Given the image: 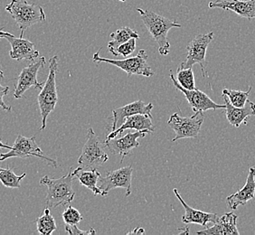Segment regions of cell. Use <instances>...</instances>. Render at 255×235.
Returning <instances> with one entry per match:
<instances>
[{
    "instance_id": "obj_26",
    "label": "cell",
    "mask_w": 255,
    "mask_h": 235,
    "mask_svg": "<svg viewBox=\"0 0 255 235\" xmlns=\"http://www.w3.org/2000/svg\"><path fill=\"white\" fill-rule=\"evenodd\" d=\"M252 89H253L252 86H250L247 91H236V90L224 89L223 94L227 96V98L233 106L237 108H242L246 105V102L248 101V97L250 95Z\"/></svg>"
},
{
    "instance_id": "obj_16",
    "label": "cell",
    "mask_w": 255,
    "mask_h": 235,
    "mask_svg": "<svg viewBox=\"0 0 255 235\" xmlns=\"http://www.w3.org/2000/svg\"><path fill=\"white\" fill-rule=\"evenodd\" d=\"M255 196V168L250 167L246 178L245 186L238 191L226 198L228 207L232 210H236L238 206H246Z\"/></svg>"
},
{
    "instance_id": "obj_9",
    "label": "cell",
    "mask_w": 255,
    "mask_h": 235,
    "mask_svg": "<svg viewBox=\"0 0 255 235\" xmlns=\"http://www.w3.org/2000/svg\"><path fill=\"white\" fill-rule=\"evenodd\" d=\"M203 122L204 114L202 113H195L191 117H182L177 113L172 114L167 120V125L176 133L172 141L175 142L182 138L197 137Z\"/></svg>"
},
{
    "instance_id": "obj_20",
    "label": "cell",
    "mask_w": 255,
    "mask_h": 235,
    "mask_svg": "<svg viewBox=\"0 0 255 235\" xmlns=\"http://www.w3.org/2000/svg\"><path fill=\"white\" fill-rule=\"evenodd\" d=\"M174 194L177 196V199L180 201L182 206L185 209V215L182 217V222L185 224H196V225H200V226L206 227L207 224L212 223L215 224L216 221L218 220V216L216 214L213 213H206L203 211L196 210L192 208L187 205L186 202L183 200L180 194L177 191V189H174Z\"/></svg>"
},
{
    "instance_id": "obj_14",
    "label": "cell",
    "mask_w": 255,
    "mask_h": 235,
    "mask_svg": "<svg viewBox=\"0 0 255 235\" xmlns=\"http://www.w3.org/2000/svg\"><path fill=\"white\" fill-rule=\"evenodd\" d=\"M5 39L11 44L10 57L17 62L23 60L34 62L35 59L39 57V52L35 50L34 44L29 40L24 39L23 37H15L14 34L5 36Z\"/></svg>"
},
{
    "instance_id": "obj_21",
    "label": "cell",
    "mask_w": 255,
    "mask_h": 235,
    "mask_svg": "<svg viewBox=\"0 0 255 235\" xmlns=\"http://www.w3.org/2000/svg\"><path fill=\"white\" fill-rule=\"evenodd\" d=\"M153 117H150L146 114H135L132 116H129L125 118L121 127H117L109 134L106 139H112L113 137H116L119 134L126 130V129H135V130H144L147 129L153 132L155 127L152 123Z\"/></svg>"
},
{
    "instance_id": "obj_6",
    "label": "cell",
    "mask_w": 255,
    "mask_h": 235,
    "mask_svg": "<svg viewBox=\"0 0 255 235\" xmlns=\"http://www.w3.org/2000/svg\"><path fill=\"white\" fill-rule=\"evenodd\" d=\"M105 147V143L95 134L94 128L90 127L83 151L78 158V164L86 168H97L102 166L109 160Z\"/></svg>"
},
{
    "instance_id": "obj_29",
    "label": "cell",
    "mask_w": 255,
    "mask_h": 235,
    "mask_svg": "<svg viewBox=\"0 0 255 235\" xmlns=\"http://www.w3.org/2000/svg\"><path fill=\"white\" fill-rule=\"evenodd\" d=\"M136 38H131L127 42H125L124 44H121L117 49L115 50V52L113 53V55L119 56V55H123L124 57H128L130 54H133V52L136 49Z\"/></svg>"
},
{
    "instance_id": "obj_32",
    "label": "cell",
    "mask_w": 255,
    "mask_h": 235,
    "mask_svg": "<svg viewBox=\"0 0 255 235\" xmlns=\"http://www.w3.org/2000/svg\"><path fill=\"white\" fill-rule=\"evenodd\" d=\"M137 235V234H140V235H144L145 234V231L143 228H139V227H137V228H135L134 230L131 231V232H128V235Z\"/></svg>"
},
{
    "instance_id": "obj_33",
    "label": "cell",
    "mask_w": 255,
    "mask_h": 235,
    "mask_svg": "<svg viewBox=\"0 0 255 235\" xmlns=\"http://www.w3.org/2000/svg\"><path fill=\"white\" fill-rule=\"evenodd\" d=\"M7 35H12V34H10L8 32H4L3 30L0 29V39L5 38V36H7Z\"/></svg>"
},
{
    "instance_id": "obj_11",
    "label": "cell",
    "mask_w": 255,
    "mask_h": 235,
    "mask_svg": "<svg viewBox=\"0 0 255 235\" xmlns=\"http://www.w3.org/2000/svg\"><path fill=\"white\" fill-rule=\"evenodd\" d=\"M169 74H170V79L173 82L174 86L185 95V97L187 99V101L189 103L194 113H204L209 110H214V111L226 110V104L225 105L217 104L214 101H212L211 98L208 95H206V93H203L200 90H198L197 88L195 90H187V89L183 88L182 86H180V84H178L177 79H175L171 71Z\"/></svg>"
},
{
    "instance_id": "obj_34",
    "label": "cell",
    "mask_w": 255,
    "mask_h": 235,
    "mask_svg": "<svg viewBox=\"0 0 255 235\" xmlns=\"http://www.w3.org/2000/svg\"><path fill=\"white\" fill-rule=\"evenodd\" d=\"M0 148H8V149H11L12 147H11V146H8V145H6V144H4L3 141H2V139L0 138Z\"/></svg>"
},
{
    "instance_id": "obj_7",
    "label": "cell",
    "mask_w": 255,
    "mask_h": 235,
    "mask_svg": "<svg viewBox=\"0 0 255 235\" xmlns=\"http://www.w3.org/2000/svg\"><path fill=\"white\" fill-rule=\"evenodd\" d=\"M214 39V33L196 35L189 44H187V55L179 65V68H192L193 65L199 64L201 66L202 75L206 77V55L208 45Z\"/></svg>"
},
{
    "instance_id": "obj_22",
    "label": "cell",
    "mask_w": 255,
    "mask_h": 235,
    "mask_svg": "<svg viewBox=\"0 0 255 235\" xmlns=\"http://www.w3.org/2000/svg\"><path fill=\"white\" fill-rule=\"evenodd\" d=\"M73 176L74 179H77L82 186L87 187L95 196H108L97 186L100 178L102 177L97 168H91V170L86 171L84 170V167H78L73 171Z\"/></svg>"
},
{
    "instance_id": "obj_24",
    "label": "cell",
    "mask_w": 255,
    "mask_h": 235,
    "mask_svg": "<svg viewBox=\"0 0 255 235\" xmlns=\"http://www.w3.org/2000/svg\"><path fill=\"white\" fill-rule=\"evenodd\" d=\"M36 229L40 235H51L56 230L57 226L54 217L50 214V208H45L44 215L35 220Z\"/></svg>"
},
{
    "instance_id": "obj_30",
    "label": "cell",
    "mask_w": 255,
    "mask_h": 235,
    "mask_svg": "<svg viewBox=\"0 0 255 235\" xmlns=\"http://www.w3.org/2000/svg\"><path fill=\"white\" fill-rule=\"evenodd\" d=\"M4 77V72L2 70H0V80ZM9 92V87L8 86H3L0 83V108L3 109L4 111H6L10 113L12 111L11 106H7L4 102V97Z\"/></svg>"
},
{
    "instance_id": "obj_5",
    "label": "cell",
    "mask_w": 255,
    "mask_h": 235,
    "mask_svg": "<svg viewBox=\"0 0 255 235\" xmlns=\"http://www.w3.org/2000/svg\"><path fill=\"white\" fill-rule=\"evenodd\" d=\"M147 53L145 50H139L136 56L124 60H113V59L103 58L100 56V51L95 53L93 56V61L95 63H106L113 64L114 66L122 69L128 76L131 75H140L145 77H151L154 75L150 66L147 64Z\"/></svg>"
},
{
    "instance_id": "obj_15",
    "label": "cell",
    "mask_w": 255,
    "mask_h": 235,
    "mask_svg": "<svg viewBox=\"0 0 255 235\" xmlns=\"http://www.w3.org/2000/svg\"><path fill=\"white\" fill-rule=\"evenodd\" d=\"M210 8L229 10L243 18H255V0H216L209 3Z\"/></svg>"
},
{
    "instance_id": "obj_2",
    "label": "cell",
    "mask_w": 255,
    "mask_h": 235,
    "mask_svg": "<svg viewBox=\"0 0 255 235\" xmlns=\"http://www.w3.org/2000/svg\"><path fill=\"white\" fill-rule=\"evenodd\" d=\"M73 168L68 174L60 178H51L44 176L40 179L41 186H47L46 206L48 208H56L60 206H67L74 201L75 192L73 189Z\"/></svg>"
},
{
    "instance_id": "obj_12",
    "label": "cell",
    "mask_w": 255,
    "mask_h": 235,
    "mask_svg": "<svg viewBox=\"0 0 255 235\" xmlns=\"http://www.w3.org/2000/svg\"><path fill=\"white\" fill-rule=\"evenodd\" d=\"M133 167L131 166L122 167L117 170L107 172L106 176L100 178V188L107 195L109 192L115 188H124L126 190L125 196L131 194Z\"/></svg>"
},
{
    "instance_id": "obj_19",
    "label": "cell",
    "mask_w": 255,
    "mask_h": 235,
    "mask_svg": "<svg viewBox=\"0 0 255 235\" xmlns=\"http://www.w3.org/2000/svg\"><path fill=\"white\" fill-rule=\"evenodd\" d=\"M238 216L233 213H227L218 218L211 227H206L205 230L196 232V235H239L237 228Z\"/></svg>"
},
{
    "instance_id": "obj_25",
    "label": "cell",
    "mask_w": 255,
    "mask_h": 235,
    "mask_svg": "<svg viewBox=\"0 0 255 235\" xmlns=\"http://www.w3.org/2000/svg\"><path fill=\"white\" fill-rule=\"evenodd\" d=\"M25 173L22 174L21 176H16L9 167H0V181L3 184V186L7 188H19L20 183L25 178Z\"/></svg>"
},
{
    "instance_id": "obj_18",
    "label": "cell",
    "mask_w": 255,
    "mask_h": 235,
    "mask_svg": "<svg viewBox=\"0 0 255 235\" xmlns=\"http://www.w3.org/2000/svg\"><path fill=\"white\" fill-rule=\"evenodd\" d=\"M226 104V115L228 122L234 127H239L241 124H247V118L255 115V103L247 101L246 105L242 108H237L231 104L227 96L222 94Z\"/></svg>"
},
{
    "instance_id": "obj_28",
    "label": "cell",
    "mask_w": 255,
    "mask_h": 235,
    "mask_svg": "<svg viewBox=\"0 0 255 235\" xmlns=\"http://www.w3.org/2000/svg\"><path fill=\"white\" fill-rule=\"evenodd\" d=\"M62 217L64 219L65 225H70V226H78V224L83 220V216L80 214V212L71 206H69L63 212Z\"/></svg>"
},
{
    "instance_id": "obj_1",
    "label": "cell",
    "mask_w": 255,
    "mask_h": 235,
    "mask_svg": "<svg viewBox=\"0 0 255 235\" xmlns=\"http://www.w3.org/2000/svg\"><path fill=\"white\" fill-rule=\"evenodd\" d=\"M138 14L148 33L151 34L154 40L158 44V52L161 55H167L170 53V43L167 38L168 31L177 27L180 28L181 25L175 20L169 19L163 15L157 14L152 10L137 8Z\"/></svg>"
},
{
    "instance_id": "obj_31",
    "label": "cell",
    "mask_w": 255,
    "mask_h": 235,
    "mask_svg": "<svg viewBox=\"0 0 255 235\" xmlns=\"http://www.w3.org/2000/svg\"><path fill=\"white\" fill-rule=\"evenodd\" d=\"M65 232L70 235H96V231L94 228H91L89 231H82L79 229L78 226L70 225H65Z\"/></svg>"
},
{
    "instance_id": "obj_3",
    "label": "cell",
    "mask_w": 255,
    "mask_h": 235,
    "mask_svg": "<svg viewBox=\"0 0 255 235\" xmlns=\"http://www.w3.org/2000/svg\"><path fill=\"white\" fill-rule=\"evenodd\" d=\"M58 73V56L54 55L49 60V73L44 84L43 88L41 89L37 102L39 105L40 113L42 117V127L40 130H44L46 127V120L55 109L58 102V94L56 89V74Z\"/></svg>"
},
{
    "instance_id": "obj_10",
    "label": "cell",
    "mask_w": 255,
    "mask_h": 235,
    "mask_svg": "<svg viewBox=\"0 0 255 235\" xmlns=\"http://www.w3.org/2000/svg\"><path fill=\"white\" fill-rule=\"evenodd\" d=\"M45 57H38L37 61H34L31 64L22 70L18 77L17 83L15 84L14 97L15 99L23 98L24 94L30 88L41 90L44 83H39L37 80V74L40 69H43L45 65Z\"/></svg>"
},
{
    "instance_id": "obj_35",
    "label": "cell",
    "mask_w": 255,
    "mask_h": 235,
    "mask_svg": "<svg viewBox=\"0 0 255 235\" xmlns=\"http://www.w3.org/2000/svg\"><path fill=\"white\" fill-rule=\"evenodd\" d=\"M119 1H122V2H126V0H119Z\"/></svg>"
},
{
    "instance_id": "obj_27",
    "label": "cell",
    "mask_w": 255,
    "mask_h": 235,
    "mask_svg": "<svg viewBox=\"0 0 255 235\" xmlns=\"http://www.w3.org/2000/svg\"><path fill=\"white\" fill-rule=\"evenodd\" d=\"M177 81L183 88L187 90H195L196 88L194 72L192 68L182 69L178 67L177 71Z\"/></svg>"
},
{
    "instance_id": "obj_13",
    "label": "cell",
    "mask_w": 255,
    "mask_h": 235,
    "mask_svg": "<svg viewBox=\"0 0 255 235\" xmlns=\"http://www.w3.org/2000/svg\"><path fill=\"white\" fill-rule=\"evenodd\" d=\"M151 131L144 129V130H136L135 132H128L122 137H113L112 139H106L104 143L109 150L114 155L122 156V162L124 157L132 155L134 148L139 147L138 138L144 137L147 134H150Z\"/></svg>"
},
{
    "instance_id": "obj_8",
    "label": "cell",
    "mask_w": 255,
    "mask_h": 235,
    "mask_svg": "<svg viewBox=\"0 0 255 235\" xmlns=\"http://www.w3.org/2000/svg\"><path fill=\"white\" fill-rule=\"evenodd\" d=\"M29 157H40L47 162L50 166L53 167H57L56 161L53 158L46 157L43 150L38 147L34 136L32 137H26L20 134L16 137L15 143L9 152L0 155V162L5 161V159L11 157L26 158Z\"/></svg>"
},
{
    "instance_id": "obj_4",
    "label": "cell",
    "mask_w": 255,
    "mask_h": 235,
    "mask_svg": "<svg viewBox=\"0 0 255 235\" xmlns=\"http://www.w3.org/2000/svg\"><path fill=\"white\" fill-rule=\"evenodd\" d=\"M5 11L9 13L21 30L20 37H23L27 28L46 19L42 6L30 4L25 0H12L10 4L5 6Z\"/></svg>"
},
{
    "instance_id": "obj_23",
    "label": "cell",
    "mask_w": 255,
    "mask_h": 235,
    "mask_svg": "<svg viewBox=\"0 0 255 235\" xmlns=\"http://www.w3.org/2000/svg\"><path fill=\"white\" fill-rule=\"evenodd\" d=\"M111 38L112 40L108 43L109 52L113 54L121 44H124L131 38L138 39L139 34H137V31L131 29L130 27L124 26L111 34Z\"/></svg>"
},
{
    "instance_id": "obj_17",
    "label": "cell",
    "mask_w": 255,
    "mask_h": 235,
    "mask_svg": "<svg viewBox=\"0 0 255 235\" xmlns=\"http://www.w3.org/2000/svg\"><path fill=\"white\" fill-rule=\"evenodd\" d=\"M152 109V103L146 104L142 101H136L121 108L113 110V124L110 127V129H112V131L116 129L118 127L119 123H123L126 118L132 116L135 114H146L152 117L151 115Z\"/></svg>"
}]
</instances>
